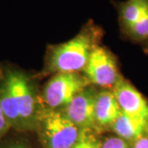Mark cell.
I'll list each match as a JSON object with an SVG mask.
<instances>
[{"label":"cell","mask_w":148,"mask_h":148,"mask_svg":"<svg viewBox=\"0 0 148 148\" xmlns=\"http://www.w3.org/2000/svg\"><path fill=\"white\" fill-rule=\"evenodd\" d=\"M0 106L11 127L36 129L41 110L32 82L23 73L5 71L0 80Z\"/></svg>","instance_id":"1"},{"label":"cell","mask_w":148,"mask_h":148,"mask_svg":"<svg viewBox=\"0 0 148 148\" xmlns=\"http://www.w3.org/2000/svg\"><path fill=\"white\" fill-rule=\"evenodd\" d=\"M100 33L90 22L73 39L53 48L49 58V70L57 73L83 71Z\"/></svg>","instance_id":"2"},{"label":"cell","mask_w":148,"mask_h":148,"mask_svg":"<svg viewBox=\"0 0 148 148\" xmlns=\"http://www.w3.org/2000/svg\"><path fill=\"white\" fill-rule=\"evenodd\" d=\"M36 129L45 148H72L82 132L64 112L50 109L40 111Z\"/></svg>","instance_id":"3"},{"label":"cell","mask_w":148,"mask_h":148,"mask_svg":"<svg viewBox=\"0 0 148 148\" xmlns=\"http://www.w3.org/2000/svg\"><path fill=\"white\" fill-rule=\"evenodd\" d=\"M89 84L85 77L77 73H58L45 85L42 100L50 110L65 107Z\"/></svg>","instance_id":"4"},{"label":"cell","mask_w":148,"mask_h":148,"mask_svg":"<svg viewBox=\"0 0 148 148\" xmlns=\"http://www.w3.org/2000/svg\"><path fill=\"white\" fill-rule=\"evenodd\" d=\"M83 72L90 84L106 88L114 87L120 78L114 58L105 48L99 46L90 53Z\"/></svg>","instance_id":"5"},{"label":"cell","mask_w":148,"mask_h":148,"mask_svg":"<svg viewBox=\"0 0 148 148\" xmlns=\"http://www.w3.org/2000/svg\"><path fill=\"white\" fill-rule=\"evenodd\" d=\"M96 95L94 88L86 86L64 107L66 116L81 130L95 129Z\"/></svg>","instance_id":"6"},{"label":"cell","mask_w":148,"mask_h":148,"mask_svg":"<svg viewBox=\"0 0 148 148\" xmlns=\"http://www.w3.org/2000/svg\"><path fill=\"white\" fill-rule=\"evenodd\" d=\"M122 113L148 121V102L131 83L120 77L113 87Z\"/></svg>","instance_id":"7"},{"label":"cell","mask_w":148,"mask_h":148,"mask_svg":"<svg viewBox=\"0 0 148 148\" xmlns=\"http://www.w3.org/2000/svg\"><path fill=\"white\" fill-rule=\"evenodd\" d=\"M121 114L114 92L103 90L97 93L95 105V129L112 127Z\"/></svg>","instance_id":"8"},{"label":"cell","mask_w":148,"mask_h":148,"mask_svg":"<svg viewBox=\"0 0 148 148\" xmlns=\"http://www.w3.org/2000/svg\"><path fill=\"white\" fill-rule=\"evenodd\" d=\"M112 129L127 142H134L148 131V121L132 118L122 113L114 123Z\"/></svg>","instance_id":"9"},{"label":"cell","mask_w":148,"mask_h":148,"mask_svg":"<svg viewBox=\"0 0 148 148\" xmlns=\"http://www.w3.org/2000/svg\"><path fill=\"white\" fill-rule=\"evenodd\" d=\"M119 22L123 31L148 11V0H127L118 5Z\"/></svg>","instance_id":"10"},{"label":"cell","mask_w":148,"mask_h":148,"mask_svg":"<svg viewBox=\"0 0 148 148\" xmlns=\"http://www.w3.org/2000/svg\"><path fill=\"white\" fill-rule=\"evenodd\" d=\"M124 32L134 39H148V11Z\"/></svg>","instance_id":"11"},{"label":"cell","mask_w":148,"mask_h":148,"mask_svg":"<svg viewBox=\"0 0 148 148\" xmlns=\"http://www.w3.org/2000/svg\"><path fill=\"white\" fill-rule=\"evenodd\" d=\"M101 144L100 139L93 132V129H84L82 130L78 141L72 148H101Z\"/></svg>","instance_id":"12"},{"label":"cell","mask_w":148,"mask_h":148,"mask_svg":"<svg viewBox=\"0 0 148 148\" xmlns=\"http://www.w3.org/2000/svg\"><path fill=\"white\" fill-rule=\"evenodd\" d=\"M101 148H129L127 141L119 137H111L101 144Z\"/></svg>","instance_id":"13"},{"label":"cell","mask_w":148,"mask_h":148,"mask_svg":"<svg viewBox=\"0 0 148 148\" xmlns=\"http://www.w3.org/2000/svg\"><path fill=\"white\" fill-rule=\"evenodd\" d=\"M9 128H11L10 125L0 106V143L6 135V133L9 130Z\"/></svg>","instance_id":"14"},{"label":"cell","mask_w":148,"mask_h":148,"mask_svg":"<svg viewBox=\"0 0 148 148\" xmlns=\"http://www.w3.org/2000/svg\"><path fill=\"white\" fill-rule=\"evenodd\" d=\"M132 148H148V131L132 142Z\"/></svg>","instance_id":"15"},{"label":"cell","mask_w":148,"mask_h":148,"mask_svg":"<svg viewBox=\"0 0 148 148\" xmlns=\"http://www.w3.org/2000/svg\"><path fill=\"white\" fill-rule=\"evenodd\" d=\"M0 148H32L26 142L21 140H12L4 144Z\"/></svg>","instance_id":"16"}]
</instances>
